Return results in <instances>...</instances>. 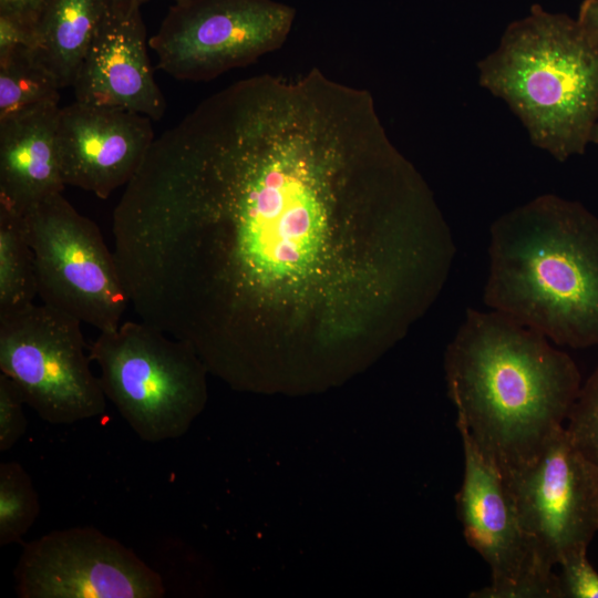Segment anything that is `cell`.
Instances as JSON below:
<instances>
[{
    "label": "cell",
    "mask_w": 598,
    "mask_h": 598,
    "mask_svg": "<svg viewBox=\"0 0 598 598\" xmlns=\"http://www.w3.org/2000/svg\"><path fill=\"white\" fill-rule=\"evenodd\" d=\"M577 20L598 42V0H584Z\"/></svg>",
    "instance_id": "obj_24"
},
{
    "label": "cell",
    "mask_w": 598,
    "mask_h": 598,
    "mask_svg": "<svg viewBox=\"0 0 598 598\" xmlns=\"http://www.w3.org/2000/svg\"><path fill=\"white\" fill-rule=\"evenodd\" d=\"M151 118L74 101L61 107L56 145L65 185L106 199L126 186L155 141Z\"/></svg>",
    "instance_id": "obj_12"
},
{
    "label": "cell",
    "mask_w": 598,
    "mask_h": 598,
    "mask_svg": "<svg viewBox=\"0 0 598 598\" xmlns=\"http://www.w3.org/2000/svg\"><path fill=\"white\" fill-rule=\"evenodd\" d=\"M141 6L111 0L72 84L75 101L159 121L166 111L147 53Z\"/></svg>",
    "instance_id": "obj_13"
},
{
    "label": "cell",
    "mask_w": 598,
    "mask_h": 598,
    "mask_svg": "<svg viewBox=\"0 0 598 598\" xmlns=\"http://www.w3.org/2000/svg\"><path fill=\"white\" fill-rule=\"evenodd\" d=\"M24 404L14 382L0 373V452L9 451L25 433Z\"/></svg>",
    "instance_id": "obj_21"
},
{
    "label": "cell",
    "mask_w": 598,
    "mask_h": 598,
    "mask_svg": "<svg viewBox=\"0 0 598 598\" xmlns=\"http://www.w3.org/2000/svg\"><path fill=\"white\" fill-rule=\"evenodd\" d=\"M590 143H595L598 145V121L596 122L591 135H590Z\"/></svg>",
    "instance_id": "obj_25"
},
{
    "label": "cell",
    "mask_w": 598,
    "mask_h": 598,
    "mask_svg": "<svg viewBox=\"0 0 598 598\" xmlns=\"http://www.w3.org/2000/svg\"><path fill=\"white\" fill-rule=\"evenodd\" d=\"M432 192L367 90L319 69L259 74L153 142L112 214L138 319L220 378L270 343L384 344L420 297Z\"/></svg>",
    "instance_id": "obj_1"
},
{
    "label": "cell",
    "mask_w": 598,
    "mask_h": 598,
    "mask_svg": "<svg viewBox=\"0 0 598 598\" xmlns=\"http://www.w3.org/2000/svg\"><path fill=\"white\" fill-rule=\"evenodd\" d=\"M111 0H45L34 25V58L61 89L72 86Z\"/></svg>",
    "instance_id": "obj_15"
},
{
    "label": "cell",
    "mask_w": 598,
    "mask_h": 598,
    "mask_svg": "<svg viewBox=\"0 0 598 598\" xmlns=\"http://www.w3.org/2000/svg\"><path fill=\"white\" fill-rule=\"evenodd\" d=\"M45 0H0V17L34 30Z\"/></svg>",
    "instance_id": "obj_22"
},
{
    "label": "cell",
    "mask_w": 598,
    "mask_h": 598,
    "mask_svg": "<svg viewBox=\"0 0 598 598\" xmlns=\"http://www.w3.org/2000/svg\"><path fill=\"white\" fill-rule=\"evenodd\" d=\"M60 109L49 103L0 120V207L23 216L64 189L56 145Z\"/></svg>",
    "instance_id": "obj_14"
},
{
    "label": "cell",
    "mask_w": 598,
    "mask_h": 598,
    "mask_svg": "<svg viewBox=\"0 0 598 598\" xmlns=\"http://www.w3.org/2000/svg\"><path fill=\"white\" fill-rule=\"evenodd\" d=\"M33 44V30L8 18L0 17V55L20 47L31 49Z\"/></svg>",
    "instance_id": "obj_23"
},
{
    "label": "cell",
    "mask_w": 598,
    "mask_h": 598,
    "mask_svg": "<svg viewBox=\"0 0 598 598\" xmlns=\"http://www.w3.org/2000/svg\"><path fill=\"white\" fill-rule=\"evenodd\" d=\"M478 70L536 146L560 162L585 153L598 121V42L577 19L533 6Z\"/></svg>",
    "instance_id": "obj_4"
},
{
    "label": "cell",
    "mask_w": 598,
    "mask_h": 598,
    "mask_svg": "<svg viewBox=\"0 0 598 598\" xmlns=\"http://www.w3.org/2000/svg\"><path fill=\"white\" fill-rule=\"evenodd\" d=\"M519 519L551 567L598 532V474L565 426L524 470L505 478Z\"/></svg>",
    "instance_id": "obj_11"
},
{
    "label": "cell",
    "mask_w": 598,
    "mask_h": 598,
    "mask_svg": "<svg viewBox=\"0 0 598 598\" xmlns=\"http://www.w3.org/2000/svg\"><path fill=\"white\" fill-rule=\"evenodd\" d=\"M20 598H162L161 575L92 526L52 530L23 545L13 571Z\"/></svg>",
    "instance_id": "obj_10"
},
{
    "label": "cell",
    "mask_w": 598,
    "mask_h": 598,
    "mask_svg": "<svg viewBox=\"0 0 598 598\" xmlns=\"http://www.w3.org/2000/svg\"><path fill=\"white\" fill-rule=\"evenodd\" d=\"M457 430L464 455L457 515L467 545L491 569V584L470 597L563 598L559 577L523 527L501 472Z\"/></svg>",
    "instance_id": "obj_9"
},
{
    "label": "cell",
    "mask_w": 598,
    "mask_h": 598,
    "mask_svg": "<svg viewBox=\"0 0 598 598\" xmlns=\"http://www.w3.org/2000/svg\"><path fill=\"white\" fill-rule=\"evenodd\" d=\"M81 321L48 305L0 315V370L53 425L103 415L106 396L90 368Z\"/></svg>",
    "instance_id": "obj_6"
},
{
    "label": "cell",
    "mask_w": 598,
    "mask_h": 598,
    "mask_svg": "<svg viewBox=\"0 0 598 598\" xmlns=\"http://www.w3.org/2000/svg\"><path fill=\"white\" fill-rule=\"evenodd\" d=\"M483 299L558 346H598V217L546 194L489 230Z\"/></svg>",
    "instance_id": "obj_3"
},
{
    "label": "cell",
    "mask_w": 598,
    "mask_h": 598,
    "mask_svg": "<svg viewBox=\"0 0 598 598\" xmlns=\"http://www.w3.org/2000/svg\"><path fill=\"white\" fill-rule=\"evenodd\" d=\"M558 565L563 598H598V571L587 558V548L567 554Z\"/></svg>",
    "instance_id": "obj_20"
},
{
    "label": "cell",
    "mask_w": 598,
    "mask_h": 598,
    "mask_svg": "<svg viewBox=\"0 0 598 598\" xmlns=\"http://www.w3.org/2000/svg\"><path fill=\"white\" fill-rule=\"evenodd\" d=\"M60 90L30 48L20 47L0 55V120L59 103Z\"/></svg>",
    "instance_id": "obj_17"
},
{
    "label": "cell",
    "mask_w": 598,
    "mask_h": 598,
    "mask_svg": "<svg viewBox=\"0 0 598 598\" xmlns=\"http://www.w3.org/2000/svg\"><path fill=\"white\" fill-rule=\"evenodd\" d=\"M23 220L42 303L100 332L117 329L130 300L97 225L62 193L31 207Z\"/></svg>",
    "instance_id": "obj_7"
},
{
    "label": "cell",
    "mask_w": 598,
    "mask_h": 598,
    "mask_svg": "<svg viewBox=\"0 0 598 598\" xmlns=\"http://www.w3.org/2000/svg\"><path fill=\"white\" fill-rule=\"evenodd\" d=\"M112 1L120 2V3H133V4L142 6L143 3L148 2L151 0H112ZM173 1H177V0H173Z\"/></svg>",
    "instance_id": "obj_26"
},
{
    "label": "cell",
    "mask_w": 598,
    "mask_h": 598,
    "mask_svg": "<svg viewBox=\"0 0 598 598\" xmlns=\"http://www.w3.org/2000/svg\"><path fill=\"white\" fill-rule=\"evenodd\" d=\"M565 427L598 474V367L581 386Z\"/></svg>",
    "instance_id": "obj_19"
},
{
    "label": "cell",
    "mask_w": 598,
    "mask_h": 598,
    "mask_svg": "<svg viewBox=\"0 0 598 598\" xmlns=\"http://www.w3.org/2000/svg\"><path fill=\"white\" fill-rule=\"evenodd\" d=\"M444 370L457 427L504 480L533 463L565 426L581 389L570 355L495 310L467 309Z\"/></svg>",
    "instance_id": "obj_2"
},
{
    "label": "cell",
    "mask_w": 598,
    "mask_h": 598,
    "mask_svg": "<svg viewBox=\"0 0 598 598\" xmlns=\"http://www.w3.org/2000/svg\"><path fill=\"white\" fill-rule=\"evenodd\" d=\"M89 355L106 399L144 442L183 436L206 405L208 370L194 348L141 320L101 331Z\"/></svg>",
    "instance_id": "obj_5"
},
{
    "label": "cell",
    "mask_w": 598,
    "mask_h": 598,
    "mask_svg": "<svg viewBox=\"0 0 598 598\" xmlns=\"http://www.w3.org/2000/svg\"><path fill=\"white\" fill-rule=\"evenodd\" d=\"M37 296L35 258L23 216L0 207V315L34 303Z\"/></svg>",
    "instance_id": "obj_16"
},
{
    "label": "cell",
    "mask_w": 598,
    "mask_h": 598,
    "mask_svg": "<svg viewBox=\"0 0 598 598\" xmlns=\"http://www.w3.org/2000/svg\"><path fill=\"white\" fill-rule=\"evenodd\" d=\"M39 494L24 467L0 464V545L21 543L40 514Z\"/></svg>",
    "instance_id": "obj_18"
},
{
    "label": "cell",
    "mask_w": 598,
    "mask_h": 598,
    "mask_svg": "<svg viewBox=\"0 0 598 598\" xmlns=\"http://www.w3.org/2000/svg\"><path fill=\"white\" fill-rule=\"evenodd\" d=\"M295 18L275 0H177L148 47L174 79L209 81L281 48Z\"/></svg>",
    "instance_id": "obj_8"
}]
</instances>
